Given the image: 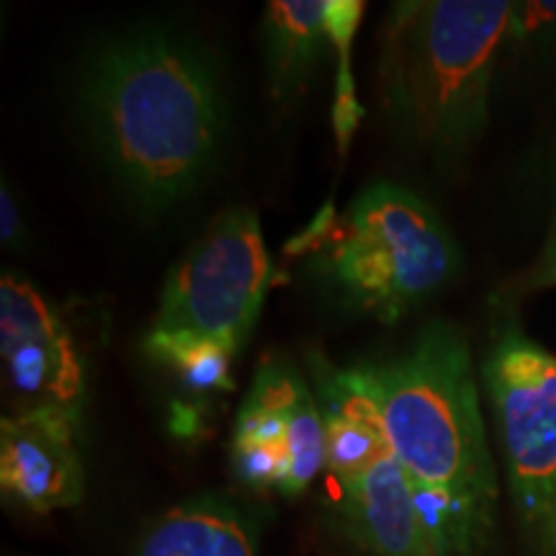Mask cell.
<instances>
[{
	"label": "cell",
	"mask_w": 556,
	"mask_h": 556,
	"mask_svg": "<svg viewBox=\"0 0 556 556\" xmlns=\"http://www.w3.org/2000/svg\"><path fill=\"white\" fill-rule=\"evenodd\" d=\"M75 101L96 155L139 206H176L217 165L225 86L191 34L137 26L101 41L80 70Z\"/></svg>",
	"instance_id": "6da1fadb"
},
{
	"label": "cell",
	"mask_w": 556,
	"mask_h": 556,
	"mask_svg": "<svg viewBox=\"0 0 556 556\" xmlns=\"http://www.w3.org/2000/svg\"><path fill=\"white\" fill-rule=\"evenodd\" d=\"M510 18L505 0H405L389 9L377 101L402 142L438 160H454L477 142Z\"/></svg>",
	"instance_id": "7a4b0ae2"
},
{
	"label": "cell",
	"mask_w": 556,
	"mask_h": 556,
	"mask_svg": "<svg viewBox=\"0 0 556 556\" xmlns=\"http://www.w3.org/2000/svg\"><path fill=\"white\" fill-rule=\"evenodd\" d=\"M353 379L371 397L394 458L415 484L495 513L497 479L486 448L467 338L430 323L387 361H361Z\"/></svg>",
	"instance_id": "3957f363"
},
{
	"label": "cell",
	"mask_w": 556,
	"mask_h": 556,
	"mask_svg": "<svg viewBox=\"0 0 556 556\" xmlns=\"http://www.w3.org/2000/svg\"><path fill=\"white\" fill-rule=\"evenodd\" d=\"M312 266L348 307L394 325L454 276L458 250L438 214L405 186L379 180L343 214H319L312 235Z\"/></svg>",
	"instance_id": "277c9868"
},
{
	"label": "cell",
	"mask_w": 556,
	"mask_h": 556,
	"mask_svg": "<svg viewBox=\"0 0 556 556\" xmlns=\"http://www.w3.org/2000/svg\"><path fill=\"white\" fill-rule=\"evenodd\" d=\"M270 276L258 214L227 208L170 268L152 330L191 332L238 353L255 328Z\"/></svg>",
	"instance_id": "5b68a950"
},
{
	"label": "cell",
	"mask_w": 556,
	"mask_h": 556,
	"mask_svg": "<svg viewBox=\"0 0 556 556\" xmlns=\"http://www.w3.org/2000/svg\"><path fill=\"white\" fill-rule=\"evenodd\" d=\"M526 523L556 518V353L503 328L482 366Z\"/></svg>",
	"instance_id": "8992f818"
},
{
	"label": "cell",
	"mask_w": 556,
	"mask_h": 556,
	"mask_svg": "<svg viewBox=\"0 0 556 556\" xmlns=\"http://www.w3.org/2000/svg\"><path fill=\"white\" fill-rule=\"evenodd\" d=\"M0 358L18 409L60 407L83 417L86 368L60 312L16 274L0 281Z\"/></svg>",
	"instance_id": "52a82bcc"
},
{
	"label": "cell",
	"mask_w": 556,
	"mask_h": 556,
	"mask_svg": "<svg viewBox=\"0 0 556 556\" xmlns=\"http://www.w3.org/2000/svg\"><path fill=\"white\" fill-rule=\"evenodd\" d=\"M83 417L60 407H34L0 422V486L31 513L75 507L86 492L78 448Z\"/></svg>",
	"instance_id": "ba28073f"
},
{
	"label": "cell",
	"mask_w": 556,
	"mask_h": 556,
	"mask_svg": "<svg viewBox=\"0 0 556 556\" xmlns=\"http://www.w3.org/2000/svg\"><path fill=\"white\" fill-rule=\"evenodd\" d=\"M307 381L283 361H266L235 420L232 467L242 484L281 492L289 462V428Z\"/></svg>",
	"instance_id": "9c48e42d"
},
{
	"label": "cell",
	"mask_w": 556,
	"mask_h": 556,
	"mask_svg": "<svg viewBox=\"0 0 556 556\" xmlns=\"http://www.w3.org/2000/svg\"><path fill=\"white\" fill-rule=\"evenodd\" d=\"M348 531L379 556H433L417 520L413 479L397 458H384L364 477L340 484Z\"/></svg>",
	"instance_id": "30bf717a"
},
{
	"label": "cell",
	"mask_w": 556,
	"mask_h": 556,
	"mask_svg": "<svg viewBox=\"0 0 556 556\" xmlns=\"http://www.w3.org/2000/svg\"><path fill=\"white\" fill-rule=\"evenodd\" d=\"M332 41L319 0H274L263 18V52L270 99L294 103L307 96Z\"/></svg>",
	"instance_id": "8fae6325"
},
{
	"label": "cell",
	"mask_w": 556,
	"mask_h": 556,
	"mask_svg": "<svg viewBox=\"0 0 556 556\" xmlns=\"http://www.w3.org/2000/svg\"><path fill=\"white\" fill-rule=\"evenodd\" d=\"M137 556H258L248 516L217 497L173 507L139 541Z\"/></svg>",
	"instance_id": "7c38bea8"
},
{
	"label": "cell",
	"mask_w": 556,
	"mask_h": 556,
	"mask_svg": "<svg viewBox=\"0 0 556 556\" xmlns=\"http://www.w3.org/2000/svg\"><path fill=\"white\" fill-rule=\"evenodd\" d=\"M413 497L417 520L433 556H482L495 513L479 510L448 492L415 482Z\"/></svg>",
	"instance_id": "4fadbf2b"
},
{
	"label": "cell",
	"mask_w": 556,
	"mask_h": 556,
	"mask_svg": "<svg viewBox=\"0 0 556 556\" xmlns=\"http://www.w3.org/2000/svg\"><path fill=\"white\" fill-rule=\"evenodd\" d=\"M144 351L193 392H232L235 389L232 371H229V361L235 353L227 345L191 336V332L150 330V336L144 338Z\"/></svg>",
	"instance_id": "5bb4252c"
},
{
	"label": "cell",
	"mask_w": 556,
	"mask_h": 556,
	"mask_svg": "<svg viewBox=\"0 0 556 556\" xmlns=\"http://www.w3.org/2000/svg\"><path fill=\"white\" fill-rule=\"evenodd\" d=\"M364 16V3L358 0H328L325 3V26H328L330 41L338 52V78H336V99H332V131L338 139L340 157L348 155L351 139L364 119V106H361L356 86H353L351 73V45L356 29Z\"/></svg>",
	"instance_id": "9a60e30c"
},
{
	"label": "cell",
	"mask_w": 556,
	"mask_h": 556,
	"mask_svg": "<svg viewBox=\"0 0 556 556\" xmlns=\"http://www.w3.org/2000/svg\"><path fill=\"white\" fill-rule=\"evenodd\" d=\"M510 39L552 41L556 39V3H513Z\"/></svg>",
	"instance_id": "2e32d148"
},
{
	"label": "cell",
	"mask_w": 556,
	"mask_h": 556,
	"mask_svg": "<svg viewBox=\"0 0 556 556\" xmlns=\"http://www.w3.org/2000/svg\"><path fill=\"white\" fill-rule=\"evenodd\" d=\"M0 235H3V242L9 245V242H16L18 240V229H21V217H18V208H16V199L11 197L9 189L3 186V193H0Z\"/></svg>",
	"instance_id": "e0dca14e"
},
{
	"label": "cell",
	"mask_w": 556,
	"mask_h": 556,
	"mask_svg": "<svg viewBox=\"0 0 556 556\" xmlns=\"http://www.w3.org/2000/svg\"><path fill=\"white\" fill-rule=\"evenodd\" d=\"M531 278L533 283H539V287H556V222L552 229V238H548V245L539 261L536 274Z\"/></svg>",
	"instance_id": "ac0fdd59"
}]
</instances>
